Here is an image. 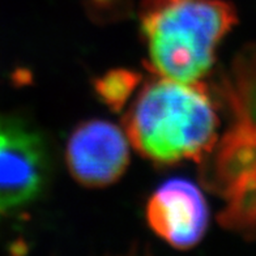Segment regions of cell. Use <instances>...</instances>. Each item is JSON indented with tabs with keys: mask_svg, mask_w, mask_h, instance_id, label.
<instances>
[{
	"mask_svg": "<svg viewBox=\"0 0 256 256\" xmlns=\"http://www.w3.org/2000/svg\"><path fill=\"white\" fill-rule=\"evenodd\" d=\"M48 172L42 138L18 119L0 115V216L37 199Z\"/></svg>",
	"mask_w": 256,
	"mask_h": 256,
	"instance_id": "obj_3",
	"label": "cell"
},
{
	"mask_svg": "<svg viewBox=\"0 0 256 256\" xmlns=\"http://www.w3.org/2000/svg\"><path fill=\"white\" fill-rule=\"evenodd\" d=\"M146 220L150 229L179 250L195 247L209 225L206 200L198 187L186 179H170L149 198Z\"/></svg>",
	"mask_w": 256,
	"mask_h": 256,
	"instance_id": "obj_5",
	"label": "cell"
},
{
	"mask_svg": "<svg viewBox=\"0 0 256 256\" xmlns=\"http://www.w3.org/2000/svg\"><path fill=\"white\" fill-rule=\"evenodd\" d=\"M138 21L149 71L194 82L210 71L238 14L226 0H142Z\"/></svg>",
	"mask_w": 256,
	"mask_h": 256,
	"instance_id": "obj_2",
	"label": "cell"
},
{
	"mask_svg": "<svg viewBox=\"0 0 256 256\" xmlns=\"http://www.w3.org/2000/svg\"><path fill=\"white\" fill-rule=\"evenodd\" d=\"M123 126L132 146L156 165L200 164L217 142L218 116L202 80L156 76L144 84Z\"/></svg>",
	"mask_w": 256,
	"mask_h": 256,
	"instance_id": "obj_1",
	"label": "cell"
},
{
	"mask_svg": "<svg viewBox=\"0 0 256 256\" xmlns=\"http://www.w3.org/2000/svg\"><path fill=\"white\" fill-rule=\"evenodd\" d=\"M127 135L110 122L93 119L74 128L66 146V162L74 180L102 188L120 179L130 164Z\"/></svg>",
	"mask_w": 256,
	"mask_h": 256,
	"instance_id": "obj_4",
	"label": "cell"
},
{
	"mask_svg": "<svg viewBox=\"0 0 256 256\" xmlns=\"http://www.w3.org/2000/svg\"><path fill=\"white\" fill-rule=\"evenodd\" d=\"M224 94L236 123L256 127V44L243 48L234 59Z\"/></svg>",
	"mask_w": 256,
	"mask_h": 256,
	"instance_id": "obj_7",
	"label": "cell"
},
{
	"mask_svg": "<svg viewBox=\"0 0 256 256\" xmlns=\"http://www.w3.org/2000/svg\"><path fill=\"white\" fill-rule=\"evenodd\" d=\"M222 198L226 206L218 214L221 226L256 240V179L232 187Z\"/></svg>",
	"mask_w": 256,
	"mask_h": 256,
	"instance_id": "obj_8",
	"label": "cell"
},
{
	"mask_svg": "<svg viewBox=\"0 0 256 256\" xmlns=\"http://www.w3.org/2000/svg\"><path fill=\"white\" fill-rule=\"evenodd\" d=\"M200 165L204 184L221 196L238 183L256 178V127L234 123Z\"/></svg>",
	"mask_w": 256,
	"mask_h": 256,
	"instance_id": "obj_6",
	"label": "cell"
},
{
	"mask_svg": "<svg viewBox=\"0 0 256 256\" xmlns=\"http://www.w3.org/2000/svg\"><path fill=\"white\" fill-rule=\"evenodd\" d=\"M142 76L127 68H115L93 81L97 98L104 102L112 112L123 110L128 100L138 88Z\"/></svg>",
	"mask_w": 256,
	"mask_h": 256,
	"instance_id": "obj_9",
	"label": "cell"
}]
</instances>
